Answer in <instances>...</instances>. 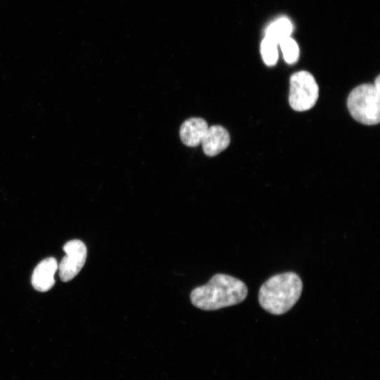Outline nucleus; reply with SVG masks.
<instances>
[{
	"label": "nucleus",
	"mask_w": 380,
	"mask_h": 380,
	"mask_svg": "<svg viewBox=\"0 0 380 380\" xmlns=\"http://www.w3.org/2000/svg\"><path fill=\"white\" fill-rule=\"evenodd\" d=\"M248 289L241 280L225 274L215 275L205 285L195 289L190 299L197 308L216 311L243 302Z\"/></svg>",
	"instance_id": "1"
},
{
	"label": "nucleus",
	"mask_w": 380,
	"mask_h": 380,
	"mask_svg": "<svg viewBox=\"0 0 380 380\" xmlns=\"http://www.w3.org/2000/svg\"><path fill=\"white\" fill-rule=\"evenodd\" d=\"M303 283L298 275L288 272L269 279L261 287L259 301L262 307L273 315L289 311L299 299Z\"/></svg>",
	"instance_id": "2"
},
{
	"label": "nucleus",
	"mask_w": 380,
	"mask_h": 380,
	"mask_svg": "<svg viewBox=\"0 0 380 380\" xmlns=\"http://www.w3.org/2000/svg\"><path fill=\"white\" fill-rule=\"evenodd\" d=\"M347 106L353 118L365 125H376L380 121V92L374 85L363 84L350 93Z\"/></svg>",
	"instance_id": "3"
},
{
	"label": "nucleus",
	"mask_w": 380,
	"mask_h": 380,
	"mask_svg": "<svg viewBox=\"0 0 380 380\" xmlns=\"http://www.w3.org/2000/svg\"><path fill=\"white\" fill-rule=\"evenodd\" d=\"M319 97V87L314 77L307 72L294 74L290 79L289 102L297 111L312 109Z\"/></svg>",
	"instance_id": "4"
},
{
	"label": "nucleus",
	"mask_w": 380,
	"mask_h": 380,
	"mask_svg": "<svg viewBox=\"0 0 380 380\" xmlns=\"http://www.w3.org/2000/svg\"><path fill=\"white\" fill-rule=\"evenodd\" d=\"M67 256L63 258L58 269L63 282L73 280L83 268L88 255L87 247L81 240H74L64 247Z\"/></svg>",
	"instance_id": "5"
},
{
	"label": "nucleus",
	"mask_w": 380,
	"mask_h": 380,
	"mask_svg": "<svg viewBox=\"0 0 380 380\" xmlns=\"http://www.w3.org/2000/svg\"><path fill=\"white\" fill-rule=\"evenodd\" d=\"M230 143L229 133L221 125L208 128L201 142L205 154L209 156L219 154L228 148Z\"/></svg>",
	"instance_id": "6"
},
{
	"label": "nucleus",
	"mask_w": 380,
	"mask_h": 380,
	"mask_svg": "<svg viewBox=\"0 0 380 380\" xmlns=\"http://www.w3.org/2000/svg\"><path fill=\"white\" fill-rule=\"evenodd\" d=\"M57 270L58 263L55 258H48L41 262L33 273L34 287L42 292L51 290L55 284V275Z\"/></svg>",
	"instance_id": "7"
},
{
	"label": "nucleus",
	"mask_w": 380,
	"mask_h": 380,
	"mask_svg": "<svg viewBox=\"0 0 380 380\" xmlns=\"http://www.w3.org/2000/svg\"><path fill=\"white\" fill-rule=\"evenodd\" d=\"M208 128L206 121L201 118H192L185 121L179 130L182 143L187 147L199 146Z\"/></svg>",
	"instance_id": "8"
},
{
	"label": "nucleus",
	"mask_w": 380,
	"mask_h": 380,
	"mask_svg": "<svg viewBox=\"0 0 380 380\" xmlns=\"http://www.w3.org/2000/svg\"><path fill=\"white\" fill-rule=\"evenodd\" d=\"M292 32L291 22L282 18L273 23L267 29L266 37L272 40L278 45L290 37Z\"/></svg>",
	"instance_id": "9"
},
{
	"label": "nucleus",
	"mask_w": 380,
	"mask_h": 380,
	"mask_svg": "<svg viewBox=\"0 0 380 380\" xmlns=\"http://www.w3.org/2000/svg\"><path fill=\"white\" fill-rule=\"evenodd\" d=\"M261 53L265 64L269 67L275 66L278 60V44L266 37L261 46Z\"/></svg>",
	"instance_id": "10"
},
{
	"label": "nucleus",
	"mask_w": 380,
	"mask_h": 380,
	"mask_svg": "<svg viewBox=\"0 0 380 380\" xmlns=\"http://www.w3.org/2000/svg\"><path fill=\"white\" fill-rule=\"evenodd\" d=\"M285 62L289 65L295 64L299 57V48L297 42L290 37L280 43Z\"/></svg>",
	"instance_id": "11"
},
{
	"label": "nucleus",
	"mask_w": 380,
	"mask_h": 380,
	"mask_svg": "<svg viewBox=\"0 0 380 380\" xmlns=\"http://www.w3.org/2000/svg\"><path fill=\"white\" fill-rule=\"evenodd\" d=\"M374 86L375 88L376 89V90L380 92V77L379 76H378L376 79Z\"/></svg>",
	"instance_id": "12"
}]
</instances>
